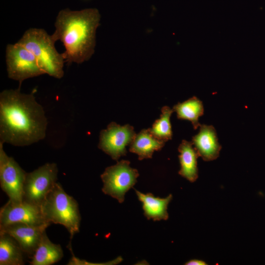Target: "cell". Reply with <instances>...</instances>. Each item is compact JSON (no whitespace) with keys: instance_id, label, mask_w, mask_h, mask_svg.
Here are the masks:
<instances>
[{"instance_id":"obj_7","label":"cell","mask_w":265,"mask_h":265,"mask_svg":"<svg viewBox=\"0 0 265 265\" xmlns=\"http://www.w3.org/2000/svg\"><path fill=\"white\" fill-rule=\"evenodd\" d=\"M128 160H122L106 168L101 175L103 192L122 203L126 193L136 184L138 171L132 168Z\"/></svg>"},{"instance_id":"obj_4","label":"cell","mask_w":265,"mask_h":265,"mask_svg":"<svg viewBox=\"0 0 265 265\" xmlns=\"http://www.w3.org/2000/svg\"><path fill=\"white\" fill-rule=\"evenodd\" d=\"M46 220L64 226L71 240L80 231L81 216L77 201L68 195L58 182L49 193L41 206Z\"/></svg>"},{"instance_id":"obj_3","label":"cell","mask_w":265,"mask_h":265,"mask_svg":"<svg viewBox=\"0 0 265 265\" xmlns=\"http://www.w3.org/2000/svg\"><path fill=\"white\" fill-rule=\"evenodd\" d=\"M17 42L34 54L45 74L58 79L63 77L65 61L62 53L57 51L55 42L45 30L29 28Z\"/></svg>"},{"instance_id":"obj_6","label":"cell","mask_w":265,"mask_h":265,"mask_svg":"<svg viewBox=\"0 0 265 265\" xmlns=\"http://www.w3.org/2000/svg\"><path fill=\"white\" fill-rule=\"evenodd\" d=\"M5 58L8 77L19 87L25 80L45 74L34 54L18 42L6 46Z\"/></svg>"},{"instance_id":"obj_18","label":"cell","mask_w":265,"mask_h":265,"mask_svg":"<svg viewBox=\"0 0 265 265\" xmlns=\"http://www.w3.org/2000/svg\"><path fill=\"white\" fill-rule=\"evenodd\" d=\"M173 109L176 112L178 119L190 121L194 129L200 126L198 119L204 114V107L202 101L196 97L194 96L183 103H178L173 106Z\"/></svg>"},{"instance_id":"obj_8","label":"cell","mask_w":265,"mask_h":265,"mask_svg":"<svg viewBox=\"0 0 265 265\" xmlns=\"http://www.w3.org/2000/svg\"><path fill=\"white\" fill-rule=\"evenodd\" d=\"M26 174L15 160L7 155L3 149V143L0 142V187L10 202L19 204L23 202Z\"/></svg>"},{"instance_id":"obj_15","label":"cell","mask_w":265,"mask_h":265,"mask_svg":"<svg viewBox=\"0 0 265 265\" xmlns=\"http://www.w3.org/2000/svg\"><path fill=\"white\" fill-rule=\"evenodd\" d=\"M165 142L156 138L149 129H143L136 134L130 144L129 150L137 154L139 160L151 158L155 151L160 150Z\"/></svg>"},{"instance_id":"obj_16","label":"cell","mask_w":265,"mask_h":265,"mask_svg":"<svg viewBox=\"0 0 265 265\" xmlns=\"http://www.w3.org/2000/svg\"><path fill=\"white\" fill-rule=\"evenodd\" d=\"M63 256L61 246L52 242L44 233L40 242L35 250L31 265H51L58 262Z\"/></svg>"},{"instance_id":"obj_13","label":"cell","mask_w":265,"mask_h":265,"mask_svg":"<svg viewBox=\"0 0 265 265\" xmlns=\"http://www.w3.org/2000/svg\"><path fill=\"white\" fill-rule=\"evenodd\" d=\"M138 200L142 203L144 215L148 219L154 221L167 220L169 215L167 207L172 199V195L169 194L165 198L155 197L151 193H143L135 190Z\"/></svg>"},{"instance_id":"obj_9","label":"cell","mask_w":265,"mask_h":265,"mask_svg":"<svg viewBox=\"0 0 265 265\" xmlns=\"http://www.w3.org/2000/svg\"><path fill=\"white\" fill-rule=\"evenodd\" d=\"M136 133L132 126H120L111 122L106 129L100 132L98 147L114 160L126 155V146L130 144Z\"/></svg>"},{"instance_id":"obj_11","label":"cell","mask_w":265,"mask_h":265,"mask_svg":"<svg viewBox=\"0 0 265 265\" xmlns=\"http://www.w3.org/2000/svg\"><path fill=\"white\" fill-rule=\"evenodd\" d=\"M51 224L32 226L22 223H15L0 228L12 237L19 244L25 254L32 258L46 229Z\"/></svg>"},{"instance_id":"obj_12","label":"cell","mask_w":265,"mask_h":265,"mask_svg":"<svg viewBox=\"0 0 265 265\" xmlns=\"http://www.w3.org/2000/svg\"><path fill=\"white\" fill-rule=\"evenodd\" d=\"M191 142L204 160L212 161L219 157L221 146L218 142L217 133L212 126L201 125L198 133L192 137Z\"/></svg>"},{"instance_id":"obj_20","label":"cell","mask_w":265,"mask_h":265,"mask_svg":"<svg viewBox=\"0 0 265 265\" xmlns=\"http://www.w3.org/2000/svg\"><path fill=\"white\" fill-rule=\"evenodd\" d=\"M186 265H207V264L201 260L192 259L185 263Z\"/></svg>"},{"instance_id":"obj_17","label":"cell","mask_w":265,"mask_h":265,"mask_svg":"<svg viewBox=\"0 0 265 265\" xmlns=\"http://www.w3.org/2000/svg\"><path fill=\"white\" fill-rule=\"evenodd\" d=\"M24 253L18 242L8 234L0 231V265L25 264Z\"/></svg>"},{"instance_id":"obj_14","label":"cell","mask_w":265,"mask_h":265,"mask_svg":"<svg viewBox=\"0 0 265 265\" xmlns=\"http://www.w3.org/2000/svg\"><path fill=\"white\" fill-rule=\"evenodd\" d=\"M192 145V142L183 140L178 147L181 165L179 174L192 183L196 181L198 177L197 158L199 157Z\"/></svg>"},{"instance_id":"obj_19","label":"cell","mask_w":265,"mask_h":265,"mask_svg":"<svg viewBox=\"0 0 265 265\" xmlns=\"http://www.w3.org/2000/svg\"><path fill=\"white\" fill-rule=\"evenodd\" d=\"M174 112L169 106H164L161 108V114L159 119L153 123L150 132L157 138L166 142L172 137V131L170 121L171 114Z\"/></svg>"},{"instance_id":"obj_5","label":"cell","mask_w":265,"mask_h":265,"mask_svg":"<svg viewBox=\"0 0 265 265\" xmlns=\"http://www.w3.org/2000/svg\"><path fill=\"white\" fill-rule=\"evenodd\" d=\"M58 168L55 163H46L26 173L23 186V201L41 207L57 183Z\"/></svg>"},{"instance_id":"obj_1","label":"cell","mask_w":265,"mask_h":265,"mask_svg":"<svg viewBox=\"0 0 265 265\" xmlns=\"http://www.w3.org/2000/svg\"><path fill=\"white\" fill-rule=\"evenodd\" d=\"M47 119L33 93L6 89L0 94V142L25 146L46 136Z\"/></svg>"},{"instance_id":"obj_2","label":"cell","mask_w":265,"mask_h":265,"mask_svg":"<svg viewBox=\"0 0 265 265\" xmlns=\"http://www.w3.org/2000/svg\"><path fill=\"white\" fill-rule=\"evenodd\" d=\"M100 19L96 8L64 9L59 12L54 23L55 30L51 36L55 42L60 40L63 44L65 51L62 53L68 65L82 63L92 56Z\"/></svg>"},{"instance_id":"obj_10","label":"cell","mask_w":265,"mask_h":265,"mask_svg":"<svg viewBox=\"0 0 265 265\" xmlns=\"http://www.w3.org/2000/svg\"><path fill=\"white\" fill-rule=\"evenodd\" d=\"M22 223L32 226L51 223L45 218L41 207L23 201L13 204L8 201L0 211V228Z\"/></svg>"}]
</instances>
